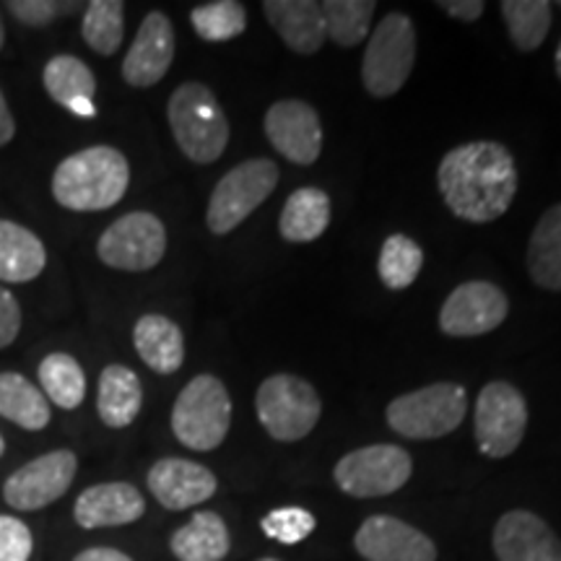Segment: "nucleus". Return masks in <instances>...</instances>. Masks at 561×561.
<instances>
[{
    "instance_id": "nucleus-1",
    "label": "nucleus",
    "mask_w": 561,
    "mask_h": 561,
    "mask_svg": "<svg viewBox=\"0 0 561 561\" xmlns=\"http://www.w3.org/2000/svg\"><path fill=\"white\" fill-rule=\"evenodd\" d=\"M517 164L507 146L471 140L439 161L437 187L447 208L462 221L489 224L507 214L517 193Z\"/></svg>"
},
{
    "instance_id": "nucleus-2",
    "label": "nucleus",
    "mask_w": 561,
    "mask_h": 561,
    "mask_svg": "<svg viewBox=\"0 0 561 561\" xmlns=\"http://www.w3.org/2000/svg\"><path fill=\"white\" fill-rule=\"evenodd\" d=\"M130 164L115 146H89L58 164L53 174V198L76 214L107 210L125 198Z\"/></svg>"
},
{
    "instance_id": "nucleus-3",
    "label": "nucleus",
    "mask_w": 561,
    "mask_h": 561,
    "mask_svg": "<svg viewBox=\"0 0 561 561\" xmlns=\"http://www.w3.org/2000/svg\"><path fill=\"white\" fill-rule=\"evenodd\" d=\"M167 121L180 151L195 164H214L229 146V121L206 83L185 81L172 91Z\"/></svg>"
},
{
    "instance_id": "nucleus-4",
    "label": "nucleus",
    "mask_w": 561,
    "mask_h": 561,
    "mask_svg": "<svg viewBox=\"0 0 561 561\" xmlns=\"http://www.w3.org/2000/svg\"><path fill=\"white\" fill-rule=\"evenodd\" d=\"M231 426L227 385L214 375L193 377L172 405V432L182 447L210 453L221 447Z\"/></svg>"
},
{
    "instance_id": "nucleus-5",
    "label": "nucleus",
    "mask_w": 561,
    "mask_h": 561,
    "mask_svg": "<svg viewBox=\"0 0 561 561\" xmlns=\"http://www.w3.org/2000/svg\"><path fill=\"white\" fill-rule=\"evenodd\" d=\"M468 411L466 388L458 382H434L390 401L385 419L405 439H442L462 424Z\"/></svg>"
},
{
    "instance_id": "nucleus-6",
    "label": "nucleus",
    "mask_w": 561,
    "mask_h": 561,
    "mask_svg": "<svg viewBox=\"0 0 561 561\" xmlns=\"http://www.w3.org/2000/svg\"><path fill=\"white\" fill-rule=\"evenodd\" d=\"M413 62H416V26L411 16L392 11L371 32L367 50H364V89L377 100H388L405 87Z\"/></svg>"
},
{
    "instance_id": "nucleus-7",
    "label": "nucleus",
    "mask_w": 561,
    "mask_h": 561,
    "mask_svg": "<svg viewBox=\"0 0 561 561\" xmlns=\"http://www.w3.org/2000/svg\"><path fill=\"white\" fill-rule=\"evenodd\" d=\"M278 185V167L271 159H248L219 180L208 198L206 227L210 234L224 237L255 214Z\"/></svg>"
},
{
    "instance_id": "nucleus-8",
    "label": "nucleus",
    "mask_w": 561,
    "mask_h": 561,
    "mask_svg": "<svg viewBox=\"0 0 561 561\" xmlns=\"http://www.w3.org/2000/svg\"><path fill=\"white\" fill-rule=\"evenodd\" d=\"M255 411L263 430L276 442H299L322 416L318 390L305 377L271 375L255 392Z\"/></svg>"
},
{
    "instance_id": "nucleus-9",
    "label": "nucleus",
    "mask_w": 561,
    "mask_h": 561,
    "mask_svg": "<svg viewBox=\"0 0 561 561\" xmlns=\"http://www.w3.org/2000/svg\"><path fill=\"white\" fill-rule=\"evenodd\" d=\"M413 460L398 445H367L335 462L333 479L343 494L354 500L396 494L411 481Z\"/></svg>"
},
{
    "instance_id": "nucleus-10",
    "label": "nucleus",
    "mask_w": 561,
    "mask_h": 561,
    "mask_svg": "<svg viewBox=\"0 0 561 561\" xmlns=\"http://www.w3.org/2000/svg\"><path fill=\"white\" fill-rule=\"evenodd\" d=\"M476 445L491 460L510 458L520 447L528 430V403L523 392L510 382L483 385L476 401Z\"/></svg>"
},
{
    "instance_id": "nucleus-11",
    "label": "nucleus",
    "mask_w": 561,
    "mask_h": 561,
    "mask_svg": "<svg viewBox=\"0 0 561 561\" xmlns=\"http://www.w3.org/2000/svg\"><path fill=\"white\" fill-rule=\"evenodd\" d=\"M167 252V229L149 210H133L102 231L96 255L107 268L144 273L157 268Z\"/></svg>"
},
{
    "instance_id": "nucleus-12",
    "label": "nucleus",
    "mask_w": 561,
    "mask_h": 561,
    "mask_svg": "<svg viewBox=\"0 0 561 561\" xmlns=\"http://www.w3.org/2000/svg\"><path fill=\"white\" fill-rule=\"evenodd\" d=\"M79 473V458L73 450H53L16 468L3 481V500L11 510L39 512L68 494Z\"/></svg>"
},
{
    "instance_id": "nucleus-13",
    "label": "nucleus",
    "mask_w": 561,
    "mask_h": 561,
    "mask_svg": "<svg viewBox=\"0 0 561 561\" xmlns=\"http://www.w3.org/2000/svg\"><path fill=\"white\" fill-rule=\"evenodd\" d=\"M510 314V299L491 280H468L453 289L439 310V331L453 339H476L502 325Z\"/></svg>"
},
{
    "instance_id": "nucleus-14",
    "label": "nucleus",
    "mask_w": 561,
    "mask_h": 561,
    "mask_svg": "<svg viewBox=\"0 0 561 561\" xmlns=\"http://www.w3.org/2000/svg\"><path fill=\"white\" fill-rule=\"evenodd\" d=\"M265 136L280 157L310 167L322 153V123L318 110L301 100L271 104L263 121Z\"/></svg>"
},
{
    "instance_id": "nucleus-15",
    "label": "nucleus",
    "mask_w": 561,
    "mask_h": 561,
    "mask_svg": "<svg viewBox=\"0 0 561 561\" xmlns=\"http://www.w3.org/2000/svg\"><path fill=\"white\" fill-rule=\"evenodd\" d=\"M354 549L367 561H437L426 533L392 515H371L354 533Z\"/></svg>"
},
{
    "instance_id": "nucleus-16",
    "label": "nucleus",
    "mask_w": 561,
    "mask_h": 561,
    "mask_svg": "<svg viewBox=\"0 0 561 561\" xmlns=\"http://www.w3.org/2000/svg\"><path fill=\"white\" fill-rule=\"evenodd\" d=\"M146 486L161 507L170 512L193 510L219 491V479L210 468L185 458H161L149 468Z\"/></svg>"
},
{
    "instance_id": "nucleus-17",
    "label": "nucleus",
    "mask_w": 561,
    "mask_h": 561,
    "mask_svg": "<svg viewBox=\"0 0 561 561\" xmlns=\"http://www.w3.org/2000/svg\"><path fill=\"white\" fill-rule=\"evenodd\" d=\"M174 60V26L167 13L151 11L123 60V81L133 89H151L164 79Z\"/></svg>"
},
{
    "instance_id": "nucleus-18",
    "label": "nucleus",
    "mask_w": 561,
    "mask_h": 561,
    "mask_svg": "<svg viewBox=\"0 0 561 561\" xmlns=\"http://www.w3.org/2000/svg\"><path fill=\"white\" fill-rule=\"evenodd\" d=\"M491 546L500 561H561V538L530 510H510L496 520Z\"/></svg>"
},
{
    "instance_id": "nucleus-19",
    "label": "nucleus",
    "mask_w": 561,
    "mask_h": 561,
    "mask_svg": "<svg viewBox=\"0 0 561 561\" xmlns=\"http://www.w3.org/2000/svg\"><path fill=\"white\" fill-rule=\"evenodd\" d=\"M146 515V496L125 481L94 483L76 496L73 520L83 530L123 528Z\"/></svg>"
},
{
    "instance_id": "nucleus-20",
    "label": "nucleus",
    "mask_w": 561,
    "mask_h": 561,
    "mask_svg": "<svg viewBox=\"0 0 561 561\" xmlns=\"http://www.w3.org/2000/svg\"><path fill=\"white\" fill-rule=\"evenodd\" d=\"M265 19L286 47L297 55H314L325 45V13L314 0H265Z\"/></svg>"
},
{
    "instance_id": "nucleus-21",
    "label": "nucleus",
    "mask_w": 561,
    "mask_h": 561,
    "mask_svg": "<svg viewBox=\"0 0 561 561\" xmlns=\"http://www.w3.org/2000/svg\"><path fill=\"white\" fill-rule=\"evenodd\" d=\"M42 83L60 107L73 112L76 117H94L96 76L81 58L55 55L42 70Z\"/></svg>"
},
{
    "instance_id": "nucleus-22",
    "label": "nucleus",
    "mask_w": 561,
    "mask_h": 561,
    "mask_svg": "<svg viewBox=\"0 0 561 561\" xmlns=\"http://www.w3.org/2000/svg\"><path fill=\"white\" fill-rule=\"evenodd\" d=\"M133 346L157 375H174L185 362V335L164 314H144L133 328Z\"/></svg>"
},
{
    "instance_id": "nucleus-23",
    "label": "nucleus",
    "mask_w": 561,
    "mask_h": 561,
    "mask_svg": "<svg viewBox=\"0 0 561 561\" xmlns=\"http://www.w3.org/2000/svg\"><path fill=\"white\" fill-rule=\"evenodd\" d=\"M170 551L178 561H224L231 551L229 525L219 512L201 510L172 533Z\"/></svg>"
},
{
    "instance_id": "nucleus-24",
    "label": "nucleus",
    "mask_w": 561,
    "mask_h": 561,
    "mask_svg": "<svg viewBox=\"0 0 561 561\" xmlns=\"http://www.w3.org/2000/svg\"><path fill=\"white\" fill-rule=\"evenodd\" d=\"M144 405V385L125 364H110L102 369L96 388V413L110 430H125L138 419Z\"/></svg>"
},
{
    "instance_id": "nucleus-25",
    "label": "nucleus",
    "mask_w": 561,
    "mask_h": 561,
    "mask_svg": "<svg viewBox=\"0 0 561 561\" xmlns=\"http://www.w3.org/2000/svg\"><path fill=\"white\" fill-rule=\"evenodd\" d=\"M47 265L45 244L32 229L0 219V280L30 284Z\"/></svg>"
},
{
    "instance_id": "nucleus-26",
    "label": "nucleus",
    "mask_w": 561,
    "mask_h": 561,
    "mask_svg": "<svg viewBox=\"0 0 561 561\" xmlns=\"http://www.w3.org/2000/svg\"><path fill=\"white\" fill-rule=\"evenodd\" d=\"M328 224H331V195L320 187L307 185L286 198L280 208L278 231L286 242L305 244L325 234Z\"/></svg>"
},
{
    "instance_id": "nucleus-27",
    "label": "nucleus",
    "mask_w": 561,
    "mask_h": 561,
    "mask_svg": "<svg viewBox=\"0 0 561 561\" xmlns=\"http://www.w3.org/2000/svg\"><path fill=\"white\" fill-rule=\"evenodd\" d=\"M0 416L26 432H42L50 424L53 411L37 385L19 371H0Z\"/></svg>"
},
{
    "instance_id": "nucleus-28",
    "label": "nucleus",
    "mask_w": 561,
    "mask_h": 561,
    "mask_svg": "<svg viewBox=\"0 0 561 561\" xmlns=\"http://www.w3.org/2000/svg\"><path fill=\"white\" fill-rule=\"evenodd\" d=\"M528 273L541 289L561 291V203L546 210L533 229Z\"/></svg>"
},
{
    "instance_id": "nucleus-29",
    "label": "nucleus",
    "mask_w": 561,
    "mask_h": 561,
    "mask_svg": "<svg viewBox=\"0 0 561 561\" xmlns=\"http://www.w3.org/2000/svg\"><path fill=\"white\" fill-rule=\"evenodd\" d=\"M37 377L47 401L60 405L62 411L79 409L87 398V371L70 354L55 351L39 362Z\"/></svg>"
},
{
    "instance_id": "nucleus-30",
    "label": "nucleus",
    "mask_w": 561,
    "mask_h": 561,
    "mask_svg": "<svg viewBox=\"0 0 561 561\" xmlns=\"http://www.w3.org/2000/svg\"><path fill=\"white\" fill-rule=\"evenodd\" d=\"M502 19L517 50L533 53L543 45L551 30L549 0H504Z\"/></svg>"
},
{
    "instance_id": "nucleus-31",
    "label": "nucleus",
    "mask_w": 561,
    "mask_h": 561,
    "mask_svg": "<svg viewBox=\"0 0 561 561\" xmlns=\"http://www.w3.org/2000/svg\"><path fill=\"white\" fill-rule=\"evenodd\" d=\"M81 37L96 55H115L125 37V5L121 0H91L81 21Z\"/></svg>"
},
{
    "instance_id": "nucleus-32",
    "label": "nucleus",
    "mask_w": 561,
    "mask_h": 561,
    "mask_svg": "<svg viewBox=\"0 0 561 561\" xmlns=\"http://www.w3.org/2000/svg\"><path fill=\"white\" fill-rule=\"evenodd\" d=\"M424 268V250L419 248L416 240L405 234H392L385 240L377 261V273L380 280L390 291L409 289L413 280L419 278Z\"/></svg>"
},
{
    "instance_id": "nucleus-33",
    "label": "nucleus",
    "mask_w": 561,
    "mask_h": 561,
    "mask_svg": "<svg viewBox=\"0 0 561 561\" xmlns=\"http://www.w3.org/2000/svg\"><path fill=\"white\" fill-rule=\"evenodd\" d=\"M377 3L371 0H328L322 3L325 32L335 45L356 47L369 34Z\"/></svg>"
},
{
    "instance_id": "nucleus-34",
    "label": "nucleus",
    "mask_w": 561,
    "mask_h": 561,
    "mask_svg": "<svg viewBox=\"0 0 561 561\" xmlns=\"http://www.w3.org/2000/svg\"><path fill=\"white\" fill-rule=\"evenodd\" d=\"M191 24L201 39L229 42L248 30V11L240 0H214V3L195 5Z\"/></svg>"
},
{
    "instance_id": "nucleus-35",
    "label": "nucleus",
    "mask_w": 561,
    "mask_h": 561,
    "mask_svg": "<svg viewBox=\"0 0 561 561\" xmlns=\"http://www.w3.org/2000/svg\"><path fill=\"white\" fill-rule=\"evenodd\" d=\"M261 528L271 541L284 546H297L312 536L318 528V520L310 510L305 507H278L271 510L261 520Z\"/></svg>"
},
{
    "instance_id": "nucleus-36",
    "label": "nucleus",
    "mask_w": 561,
    "mask_h": 561,
    "mask_svg": "<svg viewBox=\"0 0 561 561\" xmlns=\"http://www.w3.org/2000/svg\"><path fill=\"white\" fill-rule=\"evenodd\" d=\"M34 536L21 517L0 515V561H30Z\"/></svg>"
},
{
    "instance_id": "nucleus-37",
    "label": "nucleus",
    "mask_w": 561,
    "mask_h": 561,
    "mask_svg": "<svg viewBox=\"0 0 561 561\" xmlns=\"http://www.w3.org/2000/svg\"><path fill=\"white\" fill-rule=\"evenodd\" d=\"M68 9H76V5L53 3V0H9L5 3V11H11L13 19L32 26V30H42V26L53 24L60 13H68Z\"/></svg>"
},
{
    "instance_id": "nucleus-38",
    "label": "nucleus",
    "mask_w": 561,
    "mask_h": 561,
    "mask_svg": "<svg viewBox=\"0 0 561 561\" xmlns=\"http://www.w3.org/2000/svg\"><path fill=\"white\" fill-rule=\"evenodd\" d=\"M21 333V305L13 294L0 286V348H9Z\"/></svg>"
},
{
    "instance_id": "nucleus-39",
    "label": "nucleus",
    "mask_w": 561,
    "mask_h": 561,
    "mask_svg": "<svg viewBox=\"0 0 561 561\" xmlns=\"http://www.w3.org/2000/svg\"><path fill=\"white\" fill-rule=\"evenodd\" d=\"M437 9H442L447 16L458 21H476L483 16V9H486V5H483L481 0H439Z\"/></svg>"
},
{
    "instance_id": "nucleus-40",
    "label": "nucleus",
    "mask_w": 561,
    "mask_h": 561,
    "mask_svg": "<svg viewBox=\"0 0 561 561\" xmlns=\"http://www.w3.org/2000/svg\"><path fill=\"white\" fill-rule=\"evenodd\" d=\"M73 561H133V559L121 549H110V546H94V549H83V551L76 553Z\"/></svg>"
},
{
    "instance_id": "nucleus-41",
    "label": "nucleus",
    "mask_w": 561,
    "mask_h": 561,
    "mask_svg": "<svg viewBox=\"0 0 561 561\" xmlns=\"http://www.w3.org/2000/svg\"><path fill=\"white\" fill-rule=\"evenodd\" d=\"M13 136H16V121H13L3 91H0V149H3V146H9Z\"/></svg>"
},
{
    "instance_id": "nucleus-42",
    "label": "nucleus",
    "mask_w": 561,
    "mask_h": 561,
    "mask_svg": "<svg viewBox=\"0 0 561 561\" xmlns=\"http://www.w3.org/2000/svg\"><path fill=\"white\" fill-rule=\"evenodd\" d=\"M3 42H5V26H3V16H0V50H3Z\"/></svg>"
},
{
    "instance_id": "nucleus-43",
    "label": "nucleus",
    "mask_w": 561,
    "mask_h": 561,
    "mask_svg": "<svg viewBox=\"0 0 561 561\" xmlns=\"http://www.w3.org/2000/svg\"><path fill=\"white\" fill-rule=\"evenodd\" d=\"M557 73L561 79V39H559V47H557Z\"/></svg>"
},
{
    "instance_id": "nucleus-44",
    "label": "nucleus",
    "mask_w": 561,
    "mask_h": 561,
    "mask_svg": "<svg viewBox=\"0 0 561 561\" xmlns=\"http://www.w3.org/2000/svg\"><path fill=\"white\" fill-rule=\"evenodd\" d=\"M3 455H5V439L0 437V458H3Z\"/></svg>"
},
{
    "instance_id": "nucleus-45",
    "label": "nucleus",
    "mask_w": 561,
    "mask_h": 561,
    "mask_svg": "<svg viewBox=\"0 0 561 561\" xmlns=\"http://www.w3.org/2000/svg\"><path fill=\"white\" fill-rule=\"evenodd\" d=\"M257 561H280V559H273V557H265V559H257Z\"/></svg>"
},
{
    "instance_id": "nucleus-46",
    "label": "nucleus",
    "mask_w": 561,
    "mask_h": 561,
    "mask_svg": "<svg viewBox=\"0 0 561 561\" xmlns=\"http://www.w3.org/2000/svg\"><path fill=\"white\" fill-rule=\"evenodd\" d=\"M559 9H561V3H559Z\"/></svg>"
}]
</instances>
